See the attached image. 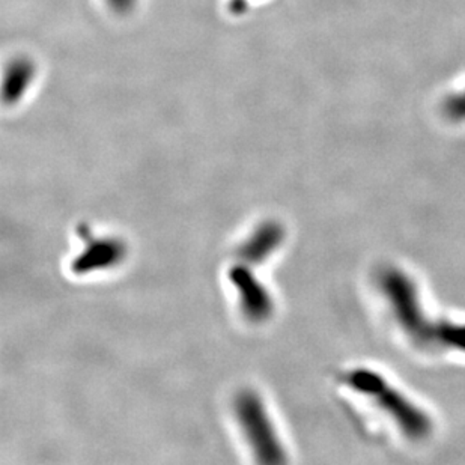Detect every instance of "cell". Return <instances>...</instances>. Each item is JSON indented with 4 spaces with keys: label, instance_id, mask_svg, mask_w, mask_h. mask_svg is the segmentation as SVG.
<instances>
[{
    "label": "cell",
    "instance_id": "1",
    "mask_svg": "<svg viewBox=\"0 0 465 465\" xmlns=\"http://www.w3.org/2000/svg\"><path fill=\"white\" fill-rule=\"evenodd\" d=\"M86 249H88L86 253L79 258V263L84 270L91 267H107V265L112 267L123 256V247L119 246L118 242H112V240L93 242Z\"/></svg>",
    "mask_w": 465,
    "mask_h": 465
}]
</instances>
